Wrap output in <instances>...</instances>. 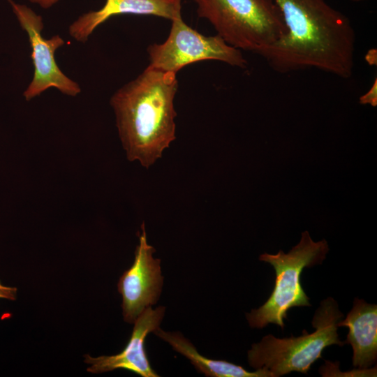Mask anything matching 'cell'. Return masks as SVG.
<instances>
[{"mask_svg":"<svg viewBox=\"0 0 377 377\" xmlns=\"http://www.w3.org/2000/svg\"><path fill=\"white\" fill-rule=\"evenodd\" d=\"M286 32L262 57L275 71L313 68L348 79L355 64V32L349 18L326 0H273Z\"/></svg>","mask_w":377,"mask_h":377,"instance_id":"6da1fadb","label":"cell"},{"mask_svg":"<svg viewBox=\"0 0 377 377\" xmlns=\"http://www.w3.org/2000/svg\"><path fill=\"white\" fill-rule=\"evenodd\" d=\"M177 73L148 66L112 96L110 103L130 161L151 166L176 138Z\"/></svg>","mask_w":377,"mask_h":377,"instance_id":"7a4b0ae2","label":"cell"},{"mask_svg":"<svg viewBox=\"0 0 377 377\" xmlns=\"http://www.w3.org/2000/svg\"><path fill=\"white\" fill-rule=\"evenodd\" d=\"M343 318L337 302L329 297L320 302L314 313L313 332L309 334L304 330L301 336L283 339L267 334L248 350L249 364L254 369L270 371L273 377L292 371L306 374L314 362L321 358L325 348L346 344L337 333V324Z\"/></svg>","mask_w":377,"mask_h":377,"instance_id":"3957f363","label":"cell"},{"mask_svg":"<svg viewBox=\"0 0 377 377\" xmlns=\"http://www.w3.org/2000/svg\"><path fill=\"white\" fill-rule=\"evenodd\" d=\"M200 17L208 20L228 44L260 57L286 29L273 0H193Z\"/></svg>","mask_w":377,"mask_h":377,"instance_id":"277c9868","label":"cell"},{"mask_svg":"<svg viewBox=\"0 0 377 377\" xmlns=\"http://www.w3.org/2000/svg\"><path fill=\"white\" fill-rule=\"evenodd\" d=\"M329 251L327 242H314L308 231H304L300 242L288 253L282 250L276 254L265 253L260 261L272 265L276 274L275 284L268 300L259 308L246 313V318L252 328L262 329L275 324L283 330L287 312L293 307L311 306L309 297L300 281L305 267L321 264Z\"/></svg>","mask_w":377,"mask_h":377,"instance_id":"5b68a950","label":"cell"},{"mask_svg":"<svg viewBox=\"0 0 377 377\" xmlns=\"http://www.w3.org/2000/svg\"><path fill=\"white\" fill-rule=\"evenodd\" d=\"M166 40L147 47L149 66L177 73L183 67L203 60H216L244 68L247 61L240 50L221 36H205L187 25L179 15L171 20Z\"/></svg>","mask_w":377,"mask_h":377,"instance_id":"8992f818","label":"cell"},{"mask_svg":"<svg viewBox=\"0 0 377 377\" xmlns=\"http://www.w3.org/2000/svg\"><path fill=\"white\" fill-rule=\"evenodd\" d=\"M7 1L20 27L27 34L31 49L34 71L32 80L23 93L24 98L30 101L50 88H55L67 96L79 94L80 85L61 71L55 60V52L65 44L64 39L59 35L45 38L42 35V17L27 5Z\"/></svg>","mask_w":377,"mask_h":377,"instance_id":"52a82bcc","label":"cell"},{"mask_svg":"<svg viewBox=\"0 0 377 377\" xmlns=\"http://www.w3.org/2000/svg\"><path fill=\"white\" fill-rule=\"evenodd\" d=\"M155 251L147 243L143 223L133 265L123 273L118 282V290L122 297L123 316L128 323H133L146 308L157 302L161 295L163 277L161 260L153 257Z\"/></svg>","mask_w":377,"mask_h":377,"instance_id":"ba28073f","label":"cell"},{"mask_svg":"<svg viewBox=\"0 0 377 377\" xmlns=\"http://www.w3.org/2000/svg\"><path fill=\"white\" fill-rule=\"evenodd\" d=\"M165 311V306H158L155 309L151 306L146 308L133 323L134 327L128 342L119 353L97 357L84 355V362L90 364L87 371L101 374L121 369L142 377L158 376L150 365L145 343L147 334L159 327Z\"/></svg>","mask_w":377,"mask_h":377,"instance_id":"9c48e42d","label":"cell"},{"mask_svg":"<svg viewBox=\"0 0 377 377\" xmlns=\"http://www.w3.org/2000/svg\"><path fill=\"white\" fill-rule=\"evenodd\" d=\"M182 0H106L97 10L79 16L68 27L70 36L85 43L101 24L120 15H153L170 20L182 15Z\"/></svg>","mask_w":377,"mask_h":377,"instance_id":"30bf717a","label":"cell"},{"mask_svg":"<svg viewBox=\"0 0 377 377\" xmlns=\"http://www.w3.org/2000/svg\"><path fill=\"white\" fill-rule=\"evenodd\" d=\"M338 327L349 329L346 343L353 348V365L359 369H368L377 360V306L355 298L346 318Z\"/></svg>","mask_w":377,"mask_h":377,"instance_id":"8fae6325","label":"cell"},{"mask_svg":"<svg viewBox=\"0 0 377 377\" xmlns=\"http://www.w3.org/2000/svg\"><path fill=\"white\" fill-rule=\"evenodd\" d=\"M153 333L168 343L172 348L190 360L201 374L209 377H273L264 369L249 371L226 360H212L200 355L195 347L179 332H165L160 327Z\"/></svg>","mask_w":377,"mask_h":377,"instance_id":"7c38bea8","label":"cell"},{"mask_svg":"<svg viewBox=\"0 0 377 377\" xmlns=\"http://www.w3.org/2000/svg\"><path fill=\"white\" fill-rule=\"evenodd\" d=\"M360 103L362 105H370L372 107L377 105V79H374L369 89L360 97Z\"/></svg>","mask_w":377,"mask_h":377,"instance_id":"4fadbf2b","label":"cell"},{"mask_svg":"<svg viewBox=\"0 0 377 377\" xmlns=\"http://www.w3.org/2000/svg\"><path fill=\"white\" fill-rule=\"evenodd\" d=\"M17 290L15 287L7 286L0 281V299L15 300Z\"/></svg>","mask_w":377,"mask_h":377,"instance_id":"5bb4252c","label":"cell"},{"mask_svg":"<svg viewBox=\"0 0 377 377\" xmlns=\"http://www.w3.org/2000/svg\"><path fill=\"white\" fill-rule=\"evenodd\" d=\"M365 61L369 66H376L377 51L376 48H371L365 54Z\"/></svg>","mask_w":377,"mask_h":377,"instance_id":"9a60e30c","label":"cell"},{"mask_svg":"<svg viewBox=\"0 0 377 377\" xmlns=\"http://www.w3.org/2000/svg\"><path fill=\"white\" fill-rule=\"evenodd\" d=\"M32 3L38 5L44 9H48L55 5L59 0H28Z\"/></svg>","mask_w":377,"mask_h":377,"instance_id":"2e32d148","label":"cell"},{"mask_svg":"<svg viewBox=\"0 0 377 377\" xmlns=\"http://www.w3.org/2000/svg\"><path fill=\"white\" fill-rule=\"evenodd\" d=\"M350 1H355V2H360V1H367V0H350Z\"/></svg>","mask_w":377,"mask_h":377,"instance_id":"e0dca14e","label":"cell"}]
</instances>
